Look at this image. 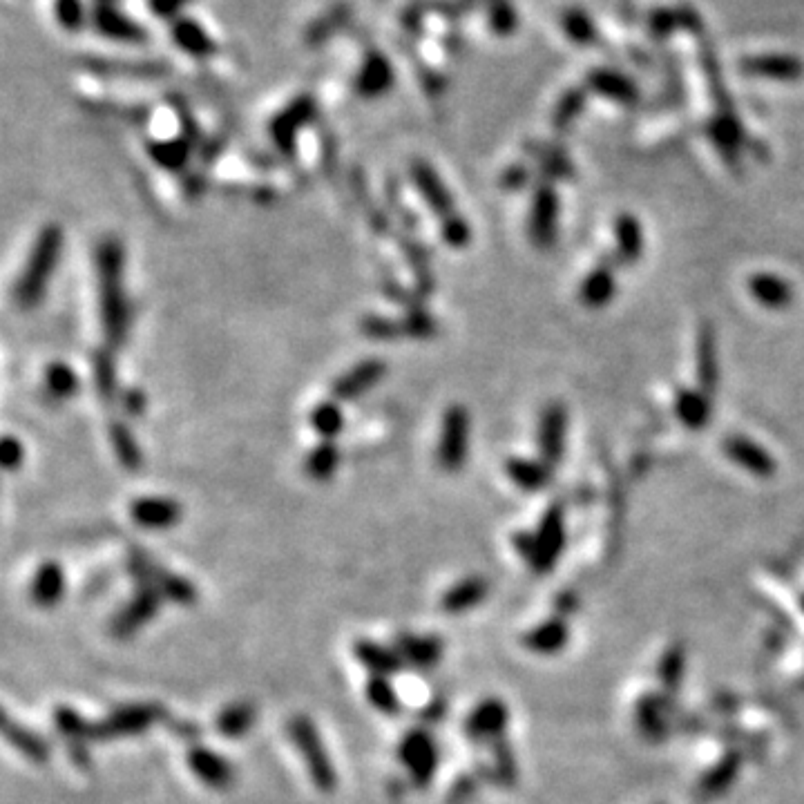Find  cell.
<instances>
[{
  "label": "cell",
  "instance_id": "7dc6e473",
  "mask_svg": "<svg viewBox=\"0 0 804 804\" xmlns=\"http://www.w3.org/2000/svg\"><path fill=\"white\" fill-rule=\"evenodd\" d=\"M311 427L322 440H333L335 436H340L344 429V414L338 400L318 402L311 411Z\"/></svg>",
  "mask_w": 804,
  "mask_h": 804
},
{
  "label": "cell",
  "instance_id": "9a60e30c",
  "mask_svg": "<svg viewBox=\"0 0 804 804\" xmlns=\"http://www.w3.org/2000/svg\"><path fill=\"white\" fill-rule=\"evenodd\" d=\"M387 376V365L380 358H367L353 365L347 373L333 382L331 396L338 402H349L365 396L378 382Z\"/></svg>",
  "mask_w": 804,
  "mask_h": 804
},
{
  "label": "cell",
  "instance_id": "30bf717a",
  "mask_svg": "<svg viewBox=\"0 0 804 804\" xmlns=\"http://www.w3.org/2000/svg\"><path fill=\"white\" fill-rule=\"evenodd\" d=\"M530 239L534 246L550 248L557 242L559 231V195L550 181L536 186L530 206Z\"/></svg>",
  "mask_w": 804,
  "mask_h": 804
},
{
  "label": "cell",
  "instance_id": "91938a15",
  "mask_svg": "<svg viewBox=\"0 0 804 804\" xmlns=\"http://www.w3.org/2000/svg\"><path fill=\"white\" fill-rule=\"evenodd\" d=\"M530 177H532V172L528 166L514 164L501 175V186L505 190H521L530 184Z\"/></svg>",
  "mask_w": 804,
  "mask_h": 804
},
{
  "label": "cell",
  "instance_id": "e7e4bbea",
  "mask_svg": "<svg viewBox=\"0 0 804 804\" xmlns=\"http://www.w3.org/2000/svg\"><path fill=\"white\" fill-rule=\"evenodd\" d=\"M170 731L186 742H195L201 735V726L193 720H175L170 722Z\"/></svg>",
  "mask_w": 804,
  "mask_h": 804
},
{
  "label": "cell",
  "instance_id": "d6986e66",
  "mask_svg": "<svg viewBox=\"0 0 804 804\" xmlns=\"http://www.w3.org/2000/svg\"><path fill=\"white\" fill-rule=\"evenodd\" d=\"M394 648L402 657L405 666H414L418 670L434 668L440 657H443V639L438 635H418V633H400L394 641Z\"/></svg>",
  "mask_w": 804,
  "mask_h": 804
},
{
  "label": "cell",
  "instance_id": "5bb4252c",
  "mask_svg": "<svg viewBox=\"0 0 804 804\" xmlns=\"http://www.w3.org/2000/svg\"><path fill=\"white\" fill-rule=\"evenodd\" d=\"M722 452L731 463L758 478H771L778 472V461H775L773 454L746 436L724 438Z\"/></svg>",
  "mask_w": 804,
  "mask_h": 804
},
{
  "label": "cell",
  "instance_id": "f907efd6",
  "mask_svg": "<svg viewBox=\"0 0 804 804\" xmlns=\"http://www.w3.org/2000/svg\"><path fill=\"white\" fill-rule=\"evenodd\" d=\"M52 12L56 23L67 32H79L88 21V7L83 0H54Z\"/></svg>",
  "mask_w": 804,
  "mask_h": 804
},
{
  "label": "cell",
  "instance_id": "4316f807",
  "mask_svg": "<svg viewBox=\"0 0 804 804\" xmlns=\"http://www.w3.org/2000/svg\"><path fill=\"white\" fill-rule=\"evenodd\" d=\"M675 416L691 432H702L711 420V398L700 387H684L675 396Z\"/></svg>",
  "mask_w": 804,
  "mask_h": 804
},
{
  "label": "cell",
  "instance_id": "9c48e42d",
  "mask_svg": "<svg viewBox=\"0 0 804 804\" xmlns=\"http://www.w3.org/2000/svg\"><path fill=\"white\" fill-rule=\"evenodd\" d=\"M161 592L155 586H137L132 599L110 621V633L117 639H130L157 617L161 608Z\"/></svg>",
  "mask_w": 804,
  "mask_h": 804
},
{
  "label": "cell",
  "instance_id": "6f0895ef",
  "mask_svg": "<svg viewBox=\"0 0 804 804\" xmlns=\"http://www.w3.org/2000/svg\"><path fill=\"white\" fill-rule=\"evenodd\" d=\"M23 458H25V449H23L21 440L14 436H5L3 449H0V461H3V467L7 469V472H16V469H21Z\"/></svg>",
  "mask_w": 804,
  "mask_h": 804
},
{
  "label": "cell",
  "instance_id": "836d02e7",
  "mask_svg": "<svg viewBox=\"0 0 804 804\" xmlns=\"http://www.w3.org/2000/svg\"><path fill=\"white\" fill-rule=\"evenodd\" d=\"M697 380H700V389L711 394L717 389L720 382V360H717V340L713 329L704 324L697 338Z\"/></svg>",
  "mask_w": 804,
  "mask_h": 804
},
{
  "label": "cell",
  "instance_id": "680465c9",
  "mask_svg": "<svg viewBox=\"0 0 804 804\" xmlns=\"http://www.w3.org/2000/svg\"><path fill=\"white\" fill-rule=\"evenodd\" d=\"M735 773H737V758L724 760V762L720 764V767H717V769L713 771L711 778L706 780V789L711 791V793H720L722 789H726L724 784L735 778Z\"/></svg>",
  "mask_w": 804,
  "mask_h": 804
},
{
  "label": "cell",
  "instance_id": "ffe728a7",
  "mask_svg": "<svg viewBox=\"0 0 804 804\" xmlns=\"http://www.w3.org/2000/svg\"><path fill=\"white\" fill-rule=\"evenodd\" d=\"M706 134L713 141V146L722 152V157L729 164H737L740 150L746 141V134L740 119L733 110H720L715 117L706 123Z\"/></svg>",
  "mask_w": 804,
  "mask_h": 804
},
{
  "label": "cell",
  "instance_id": "7c38bea8",
  "mask_svg": "<svg viewBox=\"0 0 804 804\" xmlns=\"http://www.w3.org/2000/svg\"><path fill=\"white\" fill-rule=\"evenodd\" d=\"M188 769L193 771L195 778L206 784L208 789L213 791H226L231 789V784L235 782V769L233 764L228 762L224 755L215 753L213 749H208L204 744H193L188 749Z\"/></svg>",
  "mask_w": 804,
  "mask_h": 804
},
{
  "label": "cell",
  "instance_id": "5b68a950",
  "mask_svg": "<svg viewBox=\"0 0 804 804\" xmlns=\"http://www.w3.org/2000/svg\"><path fill=\"white\" fill-rule=\"evenodd\" d=\"M164 706L155 702H132L114 708L112 713L94 722V742H112L123 737H137L164 720Z\"/></svg>",
  "mask_w": 804,
  "mask_h": 804
},
{
  "label": "cell",
  "instance_id": "1f68e13d",
  "mask_svg": "<svg viewBox=\"0 0 804 804\" xmlns=\"http://www.w3.org/2000/svg\"><path fill=\"white\" fill-rule=\"evenodd\" d=\"M646 237L639 219L633 215H619L615 222V257L619 264H635L644 253Z\"/></svg>",
  "mask_w": 804,
  "mask_h": 804
},
{
  "label": "cell",
  "instance_id": "f5cc1de1",
  "mask_svg": "<svg viewBox=\"0 0 804 804\" xmlns=\"http://www.w3.org/2000/svg\"><path fill=\"white\" fill-rule=\"evenodd\" d=\"M360 331L365 333L367 338L380 342H391L402 335L400 320H391L385 318V315H367V318H362Z\"/></svg>",
  "mask_w": 804,
  "mask_h": 804
},
{
  "label": "cell",
  "instance_id": "be15d7a7",
  "mask_svg": "<svg viewBox=\"0 0 804 804\" xmlns=\"http://www.w3.org/2000/svg\"><path fill=\"white\" fill-rule=\"evenodd\" d=\"M121 405L130 416H139L146 411V396L139 389H128L126 394H121Z\"/></svg>",
  "mask_w": 804,
  "mask_h": 804
},
{
  "label": "cell",
  "instance_id": "52a82bcc",
  "mask_svg": "<svg viewBox=\"0 0 804 804\" xmlns=\"http://www.w3.org/2000/svg\"><path fill=\"white\" fill-rule=\"evenodd\" d=\"M469 438H472V418L463 405L447 407L440 423L438 436V465L445 472H461L469 456Z\"/></svg>",
  "mask_w": 804,
  "mask_h": 804
},
{
  "label": "cell",
  "instance_id": "d590c367",
  "mask_svg": "<svg viewBox=\"0 0 804 804\" xmlns=\"http://www.w3.org/2000/svg\"><path fill=\"white\" fill-rule=\"evenodd\" d=\"M108 436L119 465L126 469V472H139L143 467V454L137 438L130 432V427L123 423V420H112L108 427Z\"/></svg>",
  "mask_w": 804,
  "mask_h": 804
},
{
  "label": "cell",
  "instance_id": "b9f144b4",
  "mask_svg": "<svg viewBox=\"0 0 804 804\" xmlns=\"http://www.w3.org/2000/svg\"><path fill=\"white\" fill-rule=\"evenodd\" d=\"M340 449L335 447L333 440H322L318 447H313L304 461V472L309 474L313 481H329V478L338 472L340 467Z\"/></svg>",
  "mask_w": 804,
  "mask_h": 804
},
{
  "label": "cell",
  "instance_id": "ba28073f",
  "mask_svg": "<svg viewBox=\"0 0 804 804\" xmlns=\"http://www.w3.org/2000/svg\"><path fill=\"white\" fill-rule=\"evenodd\" d=\"M52 722L70 751V760L79 769H88L92 764L90 742H94V722L85 720L72 706H56Z\"/></svg>",
  "mask_w": 804,
  "mask_h": 804
},
{
  "label": "cell",
  "instance_id": "4dcf8cb0",
  "mask_svg": "<svg viewBox=\"0 0 804 804\" xmlns=\"http://www.w3.org/2000/svg\"><path fill=\"white\" fill-rule=\"evenodd\" d=\"M487 592H490V586H487L483 577H465L445 592L443 599H440V608L447 615H463V612L485 601Z\"/></svg>",
  "mask_w": 804,
  "mask_h": 804
},
{
  "label": "cell",
  "instance_id": "74e56055",
  "mask_svg": "<svg viewBox=\"0 0 804 804\" xmlns=\"http://www.w3.org/2000/svg\"><path fill=\"white\" fill-rule=\"evenodd\" d=\"M530 157L539 164L543 177L548 179H570L574 177V166L572 161L568 159V155L559 148L550 146V143H543V141H530L528 146Z\"/></svg>",
  "mask_w": 804,
  "mask_h": 804
},
{
  "label": "cell",
  "instance_id": "9f6ffc18",
  "mask_svg": "<svg viewBox=\"0 0 804 804\" xmlns=\"http://www.w3.org/2000/svg\"><path fill=\"white\" fill-rule=\"evenodd\" d=\"M494 775L499 778L503 784H512L516 780V762H514V755L510 751V744L505 740H496L494 742Z\"/></svg>",
  "mask_w": 804,
  "mask_h": 804
},
{
  "label": "cell",
  "instance_id": "7bdbcfd3",
  "mask_svg": "<svg viewBox=\"0 0 804 804\" xmlns=\"http://www.w3.org/2000/svg\"><path fill=\"white\" fill-rule=\"evenodd\" d=\"M148 155L157 166L166 170H184L190 159V143L188 139H168V141H148Z\"/></svg>",
  "mask_w": 804,
  "mask_h": 804
},
{
  "label": "cell",
  "instance_id": "603a6c76",
  "mask_svg": "<svg viewBox=\"0 0 804 804\" xmlns=\"http://www.w3.org/2000/svg\"><path fill=\"white\" fill-rule=\"evenodd\" d=\"M588 92H595L603 99L617 101L621 105H635L639 101V88L633 79L608 67H597L586 76Z\"/></svg>",
  "mask_w": 804,
  "mask_h": 804
},
{
  "label": "cell",
  "instance_id": "d6a6232c",
  "mask_svg": "<svg viewBox=\"0 0 804 804\" xmlns=\"http://www.w3.org/2000/svg\"><path fill=\"white\" fill-rule=\"evenodd\" d=\"M505 472L510 481L523 492H541L552 481V469L548 463L534 458H510L505 463Z\"/></svg>",
  "mask_w": 804,
  "mask_h": 804
},
{
  "label": "cell",
  "instance_id": "8992f818",
  "mask_svg": "<svg viewBox=\"0 0 804 804\" xmlns=\"http://www.w3.org/2000/svg\"><path fill=\"white\" fill-rule=\"evenodd\" d=\"M398 760L407 771L411 787L427 789L436 778L440 762L434 735L427 729H409L398 742Z\"/></svg>",
  "mask_w": 804,
  "mask_h": 804
},
{
  "label": "cell",
  "instance_id": "003e7915",
  "mask_svg": "<svg viewBox=\"0 0 804 804\" xmlns=\"http://www.w3.org/2000/svg\"><path fill=\"white\" fill-rule=\"evenodd\" d=\"M472 791H474V780L469 778V775H465V778H461V780H458V782L454 784L452 800H463V798H467Z\"/></svg>",
  "mask_w": 804,
  "mask_h": 804
},
{
  "label": "cell",
  "instance_id": "8fae6325",
  "mask_svg": "<svg viewBox=\"0 0 804 804\" xmlns=\"http://www.w3.org/2000/svg\"><path fill=\"white\" fill-rule=\"evenodd\" d=\"M313 114L315 101L311 97H298L271 121V139L284 157L293 155L298 146V134L306 123H311Z\"/></svg>",
  "mask_w": 804,
  "mask_h": 804
},
{
  "label": "cell",
  "instance_id": "ac0fdd59",
  "mask_svg": "<svg viewBox=\"0 0 804 804\" xmlns=\"http://www.w3.org/2000/svg\"><path fill=\"white\" fill-rule=\"evenodd\" d=\"M744 76L771 81H800L804 76V61L793 54H762L740 61Z\"/></svg>",
  "mask_w": 804,
  "mask_h": 804
},
{
  "label": "cell",
  "instance_id": "f1b7e54d",
  "mask_svg": "<svg viewBox=\"0 0 804 804\" xmlns=\"http://www.w3.org/2000/svg\"><path fill=\"white\" fill-rule=\"evenodd\" d=\"M615 293H617V277L615 271H612V266L597 264L586 277H583L579 298L583 306L597 311L603 309V306H608L612 298H615Z\"/></svg>",
  "mask_w": 804,
  "mask_h": 804
},
{
  "label": "cell",
  "instance_id": "ab89813d",
  "mask_svg": "<svg viewBox=\"0 0 804 804\" xmlns=\"http://www.w3.org/2000/svg\"><path fill=\"white\" fill-rule=\"evenodd\" d=\"M561 27L572 43L583 45V47H588V45L595 47L601 43V34L586 9L568 7L566 12L561 14Z\"/></svg>",
  "mask_w": 804,
  "mask_h": 804
},
{
  "label": "cell",
  "instance_id": "11a10c76",
  "mask_svg": "<svg viewBox=\"0 0 804 804\" xmlns=\"http://www.w3.org/2000/svg\"><path fill=\"white\" fill-rule=\"evenodd\" d=\"M440 237H443V242L447 246L465 248L472 242V228H469V222L465 217L454 213L452 217L440 219Z\"/></svg>",
  "mask_w": 804,
  "mask_h": 804
},
{
  "label": "cell",
  "instance_id": "e0dca14e",
  "mask_svg": "<svg viewBox=\"0 0 804 804\" xmlns=\"http://www.w3.org/2000/svg\"><path fill=\"white\" fill-rule=\"evenodd\" d=\"M181 505L168 496H141L130 505L132 521L143 530H170L181 521Z\"/></svg>",
  "mask_w": 804,
  "mask_h": 804
},
{
  "label": "cell",
  "instance_id": "83f0119b",
  "mask_svg": "<svg viewBox=\"0 0 804 804\" xmlns=\"http://www.w3.org/2000/svg\"><path fill=\"white\" fill-rule=\"evenodd\" d=\"M3 733L7 737V742L14 746V749L25 755L27 760L34 764H45L50 760V742L45 740L41 733L32 731L30 726H25L21 722H14L12 717H3Z\"/></svg>",
  "mask_w": 804,
  "mask_h": 804
},
{
  "label": "cell",
  "instance_id": "d4e9b609",
  "mask_svg": "<svg viewBox=\"0 0 804 804\" xmlns=\"http://www.w3.org/2000/svg\"><path fill=\"white\" fill-rule=\"evenodd\" d=\"M353 657L358 659V664L362 668L369 670V675H380V677L396 675L398 670L405 666L394 646L378 644V641L371 639L356 641V644H353Z\"/></svg>",
  "mask_w": 804,
  "mask_h": 804
},
{
  "label": "cell",
  "instance_id": "681fc988",
  "mask_svg": "<svg viewBox=\"0 0 804 804\" xmlns=\"http://www.w3.org/2000/svg\"><path fill=\"white\" fill-rule=\"evenodd\" d=\"M400 327H402V335H409V338H416V340H429L436 333L438 324L432 313L420 309V306H414V309H409L405 315H402Z\"/></svg>",
  "mask_w": 804,
  "mask_h": 804
},
{
  "label": "cell",
  "instance_id": "8d00e7d4",
  "mask_svg": "<svg viewBox=\"0 0 804 804\" xmlns=\"http://www.w3.org/2000/svg\"><path fill=\"white\" fill-rule=\"evenodd\" d=\"M92 376H94V387H97L99 398L105 405H114L119 394V382H117V365H114L112 349L103 347L97 349L92 356Z\"/></svg>",
  "mask_w": 804,
  "mask_h": 804
},
{
  "label": "cell",
  "instance_id": "2e32d148",
  "mask_svg": "<svg viewBox=\"0 0 804 804\" xmlns=\"http://www.w3.org/2000/svg\"><path fill=\"white\" fill-rule=\"evenodd\" d=\"M409 172L420 197H423L425 204L434 210V215H438L440 219H447L456 213L452 190L445 186V181L440 179L434 166H429L427 161L418 159L411 164Z\"/></svg>",
  "mask_w": 804,
  "mask_h": 804
},
{
  "label": "cell",
  "instance_id": "03108f58",
  "mask_svg": "<svg viewBox=\"0 0 804 804\" xmlns=\"http://www.w3.org/2000/svg\"><path fill=\"white\" fill-rule=\"evenodd\" d=\"M445 711H447V708H445V702H443V700L429 702V704L425 706V711H423V722H425V724H436V722L443 720Z\"/></svg>",
  "mask_w": 804,
  "mask_h": 804
},
{
  "label": "cell",
  "instance_id": "816d5d0a",
  "mask_svg": "<svg viewBox=\"0 0 804 804\" xmlns=\"http://www.w3.org/2000/svg\"><path fill=\"white\" fill-rule=\"evenodd\" d=\"M487 25L496 36H510L519 27V14L507 0H490L487 9Z\"/></svg>",
  "mask_w": 804,
  "mask_h": 804
},
{
  "label": "cell",
  "instance_id": "bcb514c9",
  "mask_svg": "<svg viewBox=\"0 0 804 804\" xmlns=\"http://www.w3.org/2000/svg\"><path fill=\"white\" fill-rule=\"evenodd\" d=\"M588 101V88H570L561 94L557 108L552 112V128L557 132H568L572 123L581 117Z\"/></svg>",
  "mask_w": 804,
  "mask_h": 804
},
{
  "label": "cell",
  "instance_id": "e575fe53",
  "mask_svg": "<svg viewBox=\"0 0 804 804\" xmlns=\"http://www.w3.org/2000/svg\"><path fill=\"white\" fill-rule=\"evenodd\" d=\"M172 41L181 52L193 56V59H206L217 50V45L210 41L204 27L195 21H188L184 16H177L175 25H172Z\"/></svg>",
  "mask_w": 804,
  "mask_h": 804
},
{
  "label": "cell",
  "instance_id": "4fadbf2b",
  "mask_svg": "<svg viewBox=\"0 0 804 804\" xmlns=\"http://www.w3.org/2000/svg\"><path fill=\"white\" fill-rule=\"evenodd\" d=\"M566 434H568V409L561 402H550L543 409L539 420V452L541 461L559 465L563 452H566Z\"/></svg>",
  "mask_w": 804,
  "mask_h": 804
},
{
  "label": "cell",
  "instance_id": "6da1fadb",
  "mask_svg": "<svg viewBox=\"0 0 804 804\" xmlns=\"http://www.w3.org/2000/svg\"><path fill=\"white\" fill-rule=\"evenodd\" d=\"M97 286H99V318L103 340L108 349H119L128 338L130 329V304L123 282V266H126V251L117 237H103L97 253Z\"/></svg>",
  "mask_w": 804,
  "mask_h": 804
},
{
  "label": "cell",
  "instance_id": "44dd1931",
  "mask_svg": "<svg viewBox=\"0 0 804 804\" xmlns=\"http://www.w3.org/2000/svg\"><path fill=\"white\" fill-rule=\"evenodd\" d=\"M510 713L501 700H485L465 720V735L472 740H501Z\"/></svg>",
  "mask_w": 804,
  "mask_h": 804
},
{
  "label": "cell",
  "instance_id": "60d3db41",
  "mask_svg": "<svg viewBox=\"0 0 804 804\" xmlns=\"http://www.w3.org/2000/svg\"><path fill=\"white\" fill-rule=\"evenodd\" d=\"M566 641H568V630L561 619L545 621V624L536 626L534 630H530L528 635H525V646L541 655L559 653V650L566 646Z\"/></svg>",
  "mask_w": 804,
  "mask_h": 804
},
{
  "label": "cell",
  "instance_id": "f6af8a7d",
  "mask_svg": "<svg viewBox=\"0 0 804 804\" xmlns=\"http://www.w3.org/2000/svg\"><path fill=\"white\" fill-rule=\"evenodd\" d=\"M365 695H367V702L376 708L378 713H382L385 717H398L402 711V704H400V697L396 693L394 684H391L389 677H380V675H369L367 679V686H365Z\"/></svg>",
  "mask_w": 804,
  "mask_h": 804
},
{
  "label": "cell",
  "instance_id": "7a4b0ae2",
  "mask_svg": "<svg viewBox=\"0 0 804 804\" xmlns=\"http://www.w3.org/2000/svg\"><path fill=\"white\" fill-rule=\"evenodd\" d=\"M63 255V228L59 224H47L36 235L32 251L27 255L23 273L18 277L14 300L23 311L36 309L41 304L56 266Z\"/></svg>",
  "mask_w": 804,
  "mask_h": 804
},
{
  "label": "cell",
  "instance_id": "484cf974",
  "mask_svg": "<svg viewBox=\"0 0 804 804\" xmlns=\"http://www.w3.org/2000/svg\"><path fill=\"white\" fill-rule=\"evenodd\" d=\"M65 597V572L61 563L45 561L34 572L30 583V599L38 608H54Z\"/></svg>",
  "mask_w": 804,
  "mask_h": 804
},
{
  "label": "cell",
  "instance_id": "c3c4849f",
  "mask_svg": "<svg viewBox=\"0 0 804 804\" xmlns=\"http://www.w3.org/2000/svg\"><path fill=\"white\" fill-rule=\"evenodd\" d=\"M81 382L76 371L65 365V362H50L45 367V389L50 391L54 398H72L79 391Z\"/></svg>",
  "mask_w": 804,
  "mask_h": 804
},
{
  "label": "cell",
  "instance_id": "f35d334b",
  "mask_svg": "<svg viewBox=\"0 0 804 804\" xmlns=\"http://www.w3.org/2000/svg\"><path fill=\"white\" fill-rule=\"evenodd\" d=\"M94 23H97L103 34H108V38H117V41L137 43L143 38L137 23H132L128 16L119 14L117 9L108 3H101L97 7V12H94Z\"/></svg>",
  "mask_w": 804,
  "mask_h": 804
},
{
  "label": "cell",
  "instance_id": "f546056e",
  "mask_svg": "<svg viewBox=\"0 0 804 804\" xmlns=\"http://www.w3.org/2000/svg\"><path fill=\"white\" fill-rule=\"evenodd\" d=\"M257 722V708L248 700L226 704L215 717V729L224 740H242Z\"/></svg>",
  "mask_w": 804,
  "mask_h": 804
},
{
  "label": "cell",
  "instance_id": "6125c7cd",
  "mask_svg": "<svg viewBox=\"0 0 804 804\" xmlns=\"http://www.w3.org/2000/svg\"><path fill=\"white\" fill-rule=\"evenodd\" d=\"M677 12H679V30L702 36V18L693 7H688V5L677 7Z\"/></svg>",
  "mask_w": 804,
  "mask_h": 804
},
{
  "label": "cell",
  "instance_id": "94428289",
  "mask_svg": "<svg viewBox=\"0 0 804 804\" xmlns=\"http://www.w3.org/2000/svg\"><path fill=\"white\" fill-rule=\"evenodd\" d=\"M664 677H666V684L673 686L679 682V677H682V666H684V657H682V650H670L664 659Z\"/></svg>",
  "mask_w": 804,
  "mask_h": 804
},
{
  "label": "cell",
  "instance_id": "db71d44e",
  "mask_svg": "<svg viewBox=\"0 0 804 804\" xmlns=\"http://www.w3.org/2000/svg\"><path fill=\"white\" fill-rule=\"evenodd\" d=\"M646 25L650 36L657 38V41H664V38L679 30V12L677 9L655 7L646 14Z\"/></svg>",
  "mask_w": 804,
  "mask_h": 804
},
{
  "label": "cell",
  "instance_id": "3957f363",
  "mask_svg": "<svg viewBox=\"0 0 804 804\" xmlns=\"http://www.w3.org/2000/svg\"><path fill=\"white\" fill-rule=\"evenodd\" d=\"M286 733H289V740L293 742L295 751L304 760L315 789L320 793H333L335 787H338V773L333 769L331 755L327 753V746H324L315 722L309 715L298 713L286 724Z\"/></svg>",
  "mask_w": 804,
  "mask_h": 804
},
{
  "label": "cell",
  "instance_id": "ee69618b",
  "mask_svg": "<svg viewBox=\"0 0 804 804\" xmlns=\"http://www.w3.org/2000/svg\"><path fill=\"white\" fill-rule=\"evenodd\" d=\"M152 586L161 592V597L172 603H179V606H193V603L197 601V588L193 586V583H190L186 577H179V574L170 572L161 566L157 568Z\"/></svg>",
  "mask_w": 804,
  "mask_h": 804
},
{
  "label": "cell",
  "instance_id": "7402d4cb",
  "mask_svg": "<svg viewBox=\"0 0 804 804\" xmlns=\"http://www.w3.org/2000/svg\"><path fill=\"white\" fill-rule=\"evenodd\" d=\"M746 289H749L755 302L769 311L789 309L793 300H796V289H793V284L775 273L751 275L749 280H746Z\"/></svg>",
  "mask_w": 804,
  "mask_h": 804
},
{
  "label": "cell",
  "instance_id": "277c9868",
  "mask_svg": "<svg viewBox=\"0 0 804 804\" xmlns=\"http://www.w3.org/2000/svg\"><path fill=\"white\" fill-rule=\"evenodd\" d=\"M566 543V525H563V510L550 507L541 519V525L534 534L521 532L514 534V545L521 552V557L530 561V566L536 572H545L552 568V563L559 559Z\"/></svg>",
  "mask_w": 804,
  "mask_h": 804
},
{
  "label": "cell",
  "instance_id": "cb8c5ba5",
  "mask_svg": "<svg viewBox=\"0 0 804 804\" xmlns=\"http://www.w3.org/2000/svg\"><path fill=\"white\" fill-rule=\"evenodd\" d=\"M391 85H394V67L387 56L371 52L356 74V92L362 99H378L391 90Z\"/></svg>",
  "mask_w": 804,
  "mask_h": 804
}]
</instances>
